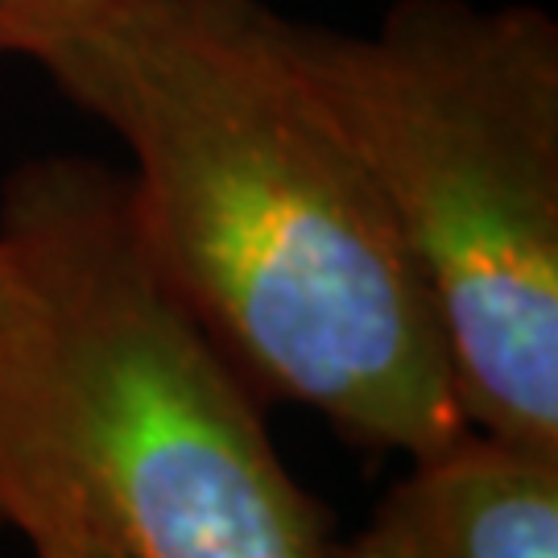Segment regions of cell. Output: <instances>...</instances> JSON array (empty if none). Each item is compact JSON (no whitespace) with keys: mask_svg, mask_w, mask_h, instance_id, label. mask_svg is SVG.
<instances>
[{"mask_svg":"<svg viewBox=\"0 0 558 558\" xmlns=\"http://www.w3.org/2000/svg\"><path fill=\"white\" fill-rule=\"evenodd\" d=\"M38 66L129 149L161 278L260 401L360 451L468 430L435 302L260 0H112Z\"/></svg>","mask_w":558,"mask_h":558,"instance_id":"cell-1","label":"cell"},{"mask_svg":"<svg viewBox=\"0 0 558 558\" xmlns=\"http://www.w3.org/2000/svg\"><path fill=\"white\" fill-rule=\"evenodd\" d=\"M0 240L41 319L17 530L41 493H66L129 558H331L265 401L161 278L120 170L17 166Z\"/></svg>","mask_w":558,"mask_h":558,"instance_id":"cell-2","label":"cell"},{"mask_svg":"<svg viewBox=\"0 0 558 558\" xmlns=\"http://www.w3.org/2000/svg\"><path fill=\"white\" fill-rule=\"evenodd\" d=\"M435 302L472 430L558 451V25L398 0L373 34L278 13Z\"/></svg>","mask_w":558,"mask_h":558,"instance_id":"cell-3","label":"cell"},{"mask_svg":"<svg viewBox=\"0 0 558 558\" xmlns=\"http://www.w3.org/2000/svg\"><path fill=\"white\" fill-rule=\"evenodd\" d=\"M410 463L331 558H558V451L468 426Z\"/></svg>","mask_w":558,"mask_h":558,"instance_id":"cell-4","label":"cell"},{"mask_svg":"<svg viewBox=\"0 0 558 558\" xmlns=\"http://www.w3.org/2000/svg\"><path fill=\"white\" fill-rule=\"evenodd\" d=\"M38 339V299L21 274L13 248L0 240V530L13 525L29 459Z\"/></svg>","mask_w":558,"mask_h":558,"instance_id":"cell-5","label":"cell"},{"mask_svg":"<svg viewBox=\"0 0 558 558\" xmlns=\"http://www.w3.org/2000/svg\"><path fill=\"white\" fill-rule=\"evenodd\" d=\"M38 558H129L66 493H41L21 521Z\"/></svg>","mask_w":558,"mask_h":558,"instance_id":"cell-6","label":"cell"},{"mask_svg":"<svg viewBox=\"0 0 558 558\" xmlns=\"http://www.w3.org/2000/svg\"><path fill=\"white\" fill-rule=\"evenodd\" d=\"M112 0H0V59L38 62L62 34Z\"/></svg>","mask_w":558,"mask_h":558,"instance_id":"cell-7","label":"cell"}]
</instances>
